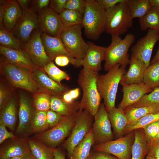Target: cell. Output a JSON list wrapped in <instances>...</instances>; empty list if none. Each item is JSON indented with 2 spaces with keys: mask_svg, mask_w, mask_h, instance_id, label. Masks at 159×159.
I'll use <instances>...</instances> for the list:
<instances>
[{
  "mask_svg": "<svg viewBox=\"0 0 159 159\" xmlns=\"http://www.w3.org/2000/svg\"><path fill=\"white\" fill-rule=\"evenodd\" d=\"M99 75L98 72L83 68L80 71L77 80L82 91L79 110H86L93 116L97 112L102 99L97 85Z\"/></svg>",
  "mask_w": 159,
  "mask_h": 159,
  "instance_id": "cell-1",
  "label": "cell"
},
{
  "mask_svg": "<svg viewBox=\"0 0 159 159\" xmlns=\"http://www.w3.org/2000/svg\"><path fill=\"white\" fill-rule=\"evenodd\" d=\"M125 67L117 64L105 74L99 75L97 82L98 91L103 100L107 112L115 107L118 87L123 75L126 72Z\"/></svg>",
  "mask_w": 159,
  "mask_h": 159,
  "instance_id": "cell-2",
  "label": "cell"
},
{
  "mask_svg": "<svg viewBox=\"0 0 159 159\" xmlns=\"http://www.w3.org/2000/svg\"><path fill=\"white\" fill-rule=\"evenodd\" d=\"M85 0L86 7L82 24L86 37L96 40L106 29L105 10L97 0Z\"/></svg>",
  "mask_w": 159,
  "mask_h": 159,
  "instance_id": "cell-3",
  "label": "cell"
},
{
  "mask_svg": "<svg viewBox=\"0 0 159 159\" xmlns=\"http://www.w3.org/2000/svg\"><path fill=\"white\" fill-rule=\"evenodd\" d=\"M135 35L128 33L122 39L120 36L112 35L111 42L107 47L105 59L104 69L108 71L120 64L125 67L130 63L129 49L135 40Z\"/></svg>",
  "mask_w": 159,
  "mask_h": 159,
  "instance_id": "cell-4",
  "label": "cell"
},
{
  "mask_svg": "<svg viewBox=\"0 0 159 159\" xmlns=\"http://www.w3.org/2000/svg\"><path fill=\"white\" fill-rule=\"evenodd\" d=\"M0 73L14 88L22 89L33 94L38 91L32 72L9 63L3 57L0 58Z\"/></svg>",
  "mask_w": 159,
  "mask_h": 159,
  "instance_id": "cell-5",
  "label": "cell"
},
{
  "mask_svg": "<svg viewBox=\"0 0 159 159\" xmlns=\"http://www.w3.org/2000/svg\"><path fill=\"white\" fill-rule=\"evenodd\" d=\"M128 0L119 3L105 11L107 34L120 36L126 32L133 24L127 5Z\"/></svg>",
  "mask_w": 159,
  "mask_h": 159,
  "instance_id": "cell-6",
  "label": "cell"
},
{
  "mask_svg": "<svg viewBox=\"0 0 159 159\" xmlns=\"http://www.w3.org/2000/svg\"><path fill=\"white\" fill-rule=\"evenodd\" d=\"M77 113L64 117L57 125L37 134L34 138L50 148H55L70 133L75 123Z\"/></svg>",
  "mask_w": 159,
  "mask_h": 159,
  "instance_id": "cell-7",
  "label": "cell"
},
{
  "mask_svg": "<svg viewBox=\"0 0 159 159\" xmlns=\"http://www.w3.org/2000/svg\"><path fill=\"white\" fill-rule=\"evenodd\" d=\"M93 117L86 110L77 112L74 126L63 145L69 157L74 148L91 129Z\"/></svg>",
  "mask_w": 159,
  "mask_h": 159,
  "instance_id": "cell-8",
  "label": "cell"
},
{
  "mask_svg": "<svg viewBox=\"0 0 159 159\" xmlns=\"http://www.w3.org/2000/svg\"><path fill=\"white\" fill-rule=\"evenodd\" d=\"M82 24L65 28L60 38L65 47L75 58L82 59L84 57L88 45L82 36Z\"/></svg>",
  "mask_w": 159,
  "mask_h": 159,
  "instance_id": "cell-9",
  "label": "cell"
},
{
  "mask_svg": "<svg viewBox=\"0 0 159 159\" xmlns=\"http://www.w3.org/2000/svg\"><path fill=\"white\" fill-rule=\"evenodd\" d=\"M134 130L125 136L96 145L95 150L97 151L105 152L112 155L118 159H131L132 149L134 142Z\"/></svg>",
  "mask_w": 159,
  "mask_h": 159,
  "instance_id": "cell-10",
  "label": "cell"
},
{
  "mask_svg": "<svg viewBox=\"0 0 159 159\" xmlns=\"http://www.w3.org/2000/svg\"><path fill=\"white\" fill-rule=\"evenodd\" d=\"M37 91L51 96H62L71 89L67 85L59 84L52 79L43 69L38 67L32 72Z\"/></svg>",
  "mask_w": 159,
  "mask_h": 159,
  "instance_id": "cell-11",
  "label": "cell"
},
{
  "mask_svg": "<svg viewBox=\"0 0 159 159\" xmlns=\"http://www.w3.org/2000/svg\"><path fill=\"white\" fill-rule=\"evenodd\" d=\"M94 117V121L92 129L95 143L97 145L113 140L111 125L103 103H101Z\"/></svg>",
  "mask_w": 159,
  "mask_h": 159,
  "instance_id": "cell-12",
  "label": "cell"
},
{
  "mask_svg": "<svg viewBox=\"0 0 159 159\" xmlns=\"http://www.w3.org/2000/svg\"><path fill=\"white\" fill-rule=\"evenodd\" d=\"M41 33L39 28L35 29L29 40L24 44L21 49L26 52L36 66L43 69L52 61L45 52L41 38Z\"/></svg>",
  "mask_w": 159,
  "mask_h": 159,
  "instance_id": "cell-13",
  "label": "cell"
},
{
  "mask_svg": "<svg viewBox=\"0 0 159 159\" xmlns=\"http://www.w3.org/2000/svg\"><path fill=\"white\" fill-rule=\"evenodd\" d=\"M38 28V15L30 7L22 10V15L11 32L24 44L29 40L33 31Z\"/></svg>",
  "mask_w": 159,
  "mask_h": 159,
  "instance_id": "cell-14",
  "label": "cell"
},
{
  "mask_svg": "<svg viewBox=\"0 0 159 159\" xmlns=\"http://www.w3.org/2000/svg\"><path fill=\"white\" fill-rule=\"evenodd\" d=\"M158 41L159 31L149 29L146 34L140 39L132 47L131 55L143 61L147 67L150 65L154 47Z\"/></svg>",
  "mask_w": 159,
  "mask_h": 159,
  "instance_id": "cell-15",
  "label": "cell"
},
{
  "mask_svg": "<svg viewBox=\"0 0 159 159\" xmlns=\"http://www.w3.org/2000/svg\"><path fill=\"white\" fill-rule=\"evenodd\" d=\"M38 24V28L42 33L52 37L60 36L65 28L59 14L49 7L39 13Z\"/></svg>",
  "mask_w": 159,
  "mask_h": 159,
  "instance_id": "cell-16",
  "label": "cell"
},
{
  "mask_svg": "<svg viewBox=\"0 0 159 159\" xmlns=\"http://www.w3.org/2000/svg\"><path fill=\"white\" fill-rule=\"evenodd\" d=\"M41 38L45 52L52 61L59 56H66L70 59L71 64L79 67V59L74 58L67 50L60 36L52 37L41 32Z\"/></svg>",
  "mask_w": 159,
  "mask_h": 159,
  "instance_id": "cell-17",
  "label": "cell"
},
{
  "mask_svg": "<svg viewBox=\"0 0 159 159\" xmlns=\"http://www.w3.org/2000/svg\"><path fill=\"white\" fill-rule=\"evenodd\" d=\"M120 84L122 86L123 96L118 107L122 110L133 105L145 95L153 90L143 82L139 84H126L120 82Z\"/></svg>",
  "mask_w": 159,
  "mask_h": 159,
  "instance_id": "cell-18",
  "label": "cell"
},
{
  "mask_svg": "<svg viewBox=\"0 0 159 159\" xmlns=\"http://www.w3.org/2000/svg\"><path fill=\"white\" fill-rule=\"evenodd\" d=\"M84 58L81 59V66L92 71L98 72L102 69L101 64L105 60L107 47L97 45L90 41Z\"/></svg>",
  "mask_w": 159,
  "mask_h": 159,
  "instance_id": "cell-19",
  "label": "cell"
},
{
  "mask_svg": "<svg viewBox=\"0 0 159 159\" xmlns=\"http://www.w3.org/2000/svg\"><path fill=\"white\" fill-rule=\"evenodd\" d=\"M0 53L9 63L27 69L31 72L37 67L32 61L28 54L21 49H14L0 46Z\"/></svg>",
  "mask_w": 159,
  "mask_h": 159,
  "instance_id": "cell-20",
  "label": "cell"
},
{
  "mask_svg": "<svg viewBox=\"0 0 159 159\" xmlns=\"http://www.w3.org/2000/svg\"><path fill=\"white\" fill-rule=\"evenodd\" d=\"M19 123L16 130L17 134L22 135L29 132L33 112L29 99L24 94L20 93L19 96Z\"/></svg>",
  "mask_w": 159,
  "mask_h": 159,
  "instance_id": "cell-21",
  "label": "cell"
},
{
  "mask_svg": "<svg viewBox=\"0 0 159 159\" xmlns=\"http://www.w3.org/2000/svg\"><path fill=\"white\" fill-rule=\"evenodd\" d=\"M130 66L127 71L122 76L120 82L126 84H139L143 82L147 67L140 59L131 55Z\"/></svg>",
  "mask_w": 159,
  "mask_h": 159,
  "instance_id": "cell-22",
  "label": "cell"
},
{
  "mask_svg": "<svg viewBox=\"0 0 159 159\" xmlns=\"http://www.w3.org/2000/svg\"><path fill=\"white\" fill-rule=\"evenodd\" d=\"M4 26L6 29L12 32L22 15V10L16 0H4Z\"/></svg>",
  "mask_w": 159,
  "mask_h": 159,
  "instance_id": "cell-23",
  "label": "cell"
},
{
  "mask_svg": "<svg viewBox=\"0 0 159 159\" xmlns=\"http://www.w3.org/2000/svg\"><path fill=\"white\" fill-rule=\"evenodd\" d=\"M108 115L117 139L123 137L125 129L128 123L124 110L115 107L108 112Z\"/></svg>",
  "mask_w": 159,
  "mask_h": 159,
  "instance_id": "cell-24",
  "label": "cell"
},
{
  "mask_svg": "<svg viewBox=\"0 0 159 159\" xmlns=\"http://www.w3.org/2000/svg\"><path fill=\"white\" fill-rule=\"evenodd\" d=\"M80 102L74 100L70 103L66 102L62 96H51L50 109L63 117L76 113L79 110Z\"/></svg>",
  "mask_w": 159,
  "mask_h": 159,
  "instance_id": "cell-25",
  "label": "cell"
},
{
  "mask_svg": "<svg viewBox=\"0 0 159 159\" xmlns=\"http://www.w3.org/2000/svg\"><path fill=\"white\" fill-rule=\"evenodd\" d=\"M134 131L135 138L131 159H144L147 155L148 143L145 137L143 128L137 129Z\"/></svg>",
  "mask_w": 159,
  "mask_h": 159,
  "instance_id": "cell-26",
  "label": "cell"
},
{
  "mask_svg": "<svg viewBox=\"0 0 159 159\" xmlns=\"http://www.w3.org/2000/svg\"><path fill=\"white\" fill-rule=\"evenodd\" d=\"M30 152L28 142L20 140L2 148L0 150V159L23 156Z\"/></svg>",
  "mask_w": 159,
  "mask_h": 159,
  "instance_id": "cell-27",
  "label": "cell"
},
{
  "mask_svg": "<svg viewBox=\"0 0 159 159\" xmlns=\"http://www.w3.org/2000/svg\"><path fill=\"white\" fill-rule=\"evenodd\" d=\"M16 100L13 96L1 110L0 123L13 130L16 121Z\"/></svg>",
  "mask_w": 159,
  "mask_h": 159,
  "instance_id": "cell-28",
  "label": "cell"
},
{
  "mask_svg": "<svg viewBox=\"0 0 159 159\" xmlns=\"http://www.w3.org/2000/svg\"><path fill=\"white\" fill-rule=\"evenodd\" d=\"M94 143V138L91 128L83 140L74 148L69 157L70 159H86Z\"/></svg>",
  "mask_w": 159,
  "mask_h": 159,
  "instance_id": "cell-29",
  "label": "cell"
},
{
  "mask_svg": "<svg viewBox=\"0 0 159 159\" xmlns=\"http://www.w3.org/2000/svg\"><path fill=\"white\" fill-rule=\"evenodd\" d=\"M28 142L31 153L37 159H54V148L35 139H30Z\"/></svg>",
  "mask_w": 159,
  "mask_h": 159,
  "instance_id": "cell-30",
  "label": "cell"
},
{
  "mask_svg": "<svg viewBox=\"0 0 159 159\" xmlns=\"http://www.w3.org/2000/svg\"><path fill=\"white\" fill-rule=\"evenodd\" d=\"M141 30L153 29L159 31V9L152 7L142 17L139 19Z\"/></svg>",
  "mask_w": 159,
  "mask_h": 159,
  "instance_id": "cell-31",
  "label": "cell"
},
{
  "mask_svg": "<svg viewBox=\"0 0 159 159\" xmlns=\"http://www.w3.org/2000/svg\"><path fill=\"white\" fill-rule=\"evenodd\" d=\"M128 119L127 125L132 123L145 116L159 111V108L154 107H135L129 106L124 110Z\"/></svg>",
  "mask_w": 159,
  "mask_h": 159,
  "instance_id": "cell-32",
  "label": "cell"
},
{
  "mask_svg": "<svg viewBox=\"0 0 159 159\" xmlns=\"http://www.w3.org/2000/svg\"><path fill=\"white\" fill-rule=\"evenodd\" d=\"M127 5L133 19L141 18L152 7L149 0H128Z\"/></svg>",
  "mask_w": 159,
  "mask_h": 159,
  "instance_id": "cell-33",
  "label": "cell"
},
{
  "mask_svg": "<svg viewBox=\"0 0 159 159\" xmlns=\"http://www.w3.org/2000/svg\"><path fill=\"white\" fill-rule=\"evenodd\" d=\"M143 82L153 90L159 87V60L146 68Z\"/></svg>",
  "mask_w": 159,
  "mask_h": 159,
  "instance_id": "cell-34",
  "label": "cell"
},
{
  "mask_svg": "<svg viewBox=\"0 0 159 159\" xmlns=\"http://www.w3.org/2000/svg\"><path fill=\"white\" fill-rule=\"evenodd\" d=\"M47 111L35 110L31 120L30 129L33 132L40 133L48 129L46 120Z\"/></svg>",
  "mask_w": 159,
  "mask_h": 159,
  "instance_id": "cell-35",
  "label": "cell"
},
{
  "mask_svg": "<svg viewBox=\"0 0 159 159\" xmlns=\"http://www.w3.org/2000/svg\"><path fill=\"white\" fill-rule=\"evenodd\" d=\"M0 45L12 49H21L24 44L11 32L4 28L0 29Z\"/></svg>",
  "mask_w": 159,
  "mask_h": 159,
  "instance_id": "cell-36",
  "label": "cell"
},
{
  "mask_svg": "<svg viewBox=\"0 0 159 159\" xmlns=\"http://www.w3.org/2000/svg\"><path fill=\"white\" fill-rule=\"evenodd\" d=\"M59 15L64 28L82 24L83 15L78 11L65 9Z\"/></svg>",
  "mask_w": 159,
  "mask_h": 159,
  "instance_id": "cell-37",
  "label": "cell"
},
{
  "mask_svg": "<svg viewBox=\"0 0 159 159\" xmlns=\"http://www.w3.org/2000/svg\"><path fill=\"white\" fill-rule=\"evenodd\" d=\"M158 120H159V111L147 115L135 122L127 125L125 129L124 134L126 135L136 129L143 128L145 126Z\"/></svg>",
  "mask_w": 159,
  "mask_h": 159,
  "instance_id": "cell-38",
  "label": "cell"
},
{
  "mask_svg": "<svg viewBox=\"0 0 159 159\" xmlns=\"http://www.w3.org/2000/svg\"><path fill=\"white\" fill-rule=\"evenodd\" d=\"M47 75L52 80L59 84L63 80H68L70 79L69 75L57 67L53 61H52L43 68Z\"/></svg>",
  "mask_w": 159,
  "mask_h": 159,
  "instance_id": "cell-39",
  "label": "cell"
},
{
  "mask_svg": "<svg viewBox=\"0 0 159 159\" xmlns=\"http://www.w3.org/2000/svg\"><path fill=\"white\" fill-rule=\"evenodd\" d=\"M135 107H154L159 108V87L144 95L137 102L132 105Z\"/></svg>",
  "mask_w": 159,
  "mask_h": 159,
  "instance_id": "cell-40",
  "label": "cell"
},
{
  "mask_svg": "<svg viewBox=\"0 0 159 159\" xmlns=\"http://www.w3.org/2000/svg\"><path fill=\"white\" fill-rule=\"evenodd\" d=\"M51 96L37 91L33 94V104L36 110L47 111L50 109Z\"/></svg>",
  "mask_w": 159,
  "mask_h": 159,
  "instance_id": "cell-41",
  "label": "cell"
},
{
  "mask_svg": "<svg viewBox=\"0 0 159 159\" xmlns=\"http://www.w3.org/2000/svg\"><path fill=\"white\" fill-rule=\"evenodd\" d=\"M13 90L6 84L4 78L2 77L1 78L0 82V110L13 97Z\"/></svg>",
  "mask_w": 159,
  "mask_h": 159,
  "instance_id": "cell-42",
  "label": "cell"
},
{
  "mask_svg": "<svg viewBox=\"0 0 159 159\" xmlns=\"http://www.w3.org/2000/svg\"><path fill=\"white\" fill-rule=\"evenodd\" d=\"M145 137L149 144L155 141L159 129V120L151 123L143 128Z\"/></svg>",
  "mask_w": 159,
  "mask_h": 159,
  "instance_id": "cell-43",
  "label": "cell"
},
{
  "mask_svg": "<svg viewBox=\"0 0 159 159\" xmlns=\"http://www.w3.org/2000/svg\"><path fill=\"white\" fill-rule=\"evenodd\" d=\"M86 7L85 0H67L65 9L78 11L83 15Z\"/></svg>",
  "mask_w": 159,
  "mask_h": 159,
  "instance_id": "cell-44",
  "label": "cell"
},
{
  "mask_svg": "<svg viewBox=\"0 0 159 159\" xmlns=\"http://www.w3.org/2000/svg\"><path fill=\"white\" fill-rule=\"evenodd\" d=\"M64 117L50 109L47 111L46 120L48 128H51L58 124Z\"/></svg>",
  "mask_w": 159,
  "mask_h": 159,
  "instance_id": "cell-45",
  "label": "cell"
},
{
  "mask_svg": "<svg viewBox=\"0 0 159 159\" xmlns=\"http://www.w3.org/2000/svg\"><path fill=\"white\" fill-rule=\"evenodd\" d=\"M67 0H50L49 7L56 13L59 14L64 9Z\"/></svg>",
  "mask_w": 159,
  "mask_h": 159,
  "instance_id": "cell-46",
  "label": "cell"
},
{
  "mask_svg": "<svg viewBox=\"0 0 159 159\" xmlns=\"http://www.w3.org/2000/svg\"><path fill=\"white\" fill-rule=\"evenodd\" d=\"M50 0H31L30 8L36 12L39 13L42 9L47 7L49 4Z\"/></svg>",
  "mask_w": 159,
  "mask_h": 159,
  "instance_id": "cell-47",
  "label": "cell"
},
{
  "mask_svg": "<svg viewBox=\"0 0 159 159\" xmlns=\"http://www.w3.org/2000/svg\"><path fill=\"white\" fill-rule=\"evenodd\" d=\"M147 156L154 159H159V142L149 144Z\"/></svg>",
  "mask_w": 159,
  "mask_h": 159,
  "instance_id": "cell-48",
  "label": "cell"
},
{
  "mask_svg": "<svg viewBox=\"0 0 159 159\" xmlns=\"http://www.w3.org/2000/svg\"><path fill=\"white\" fill-rule=\"evenodd\" d=\"M86 159H118L109 153L100 151L90 152Z\"/></svg>",
  "mask_w": 159,
  "mask_h": 159,
  "instance_id": "cell-49",
  "label": "cell"
},
{
  "mask_svg": "<svg viewBox=\"0 0 159 159\" xmlns=\"http://www.w3.org/2000/svg\"><path fill=\"white\" fill-rule=\"evenodd\" d=\"M16 137L11 132L8 131L6 126L0 123V143H2L6 140L9 138L15 139Z\"/></svg>",
  "mask_w": 159,
  "mask_h": 159,
  "instance_id": "cell-50",
  "label": "cell"
},
{
  "mask_svg": "<svg viewBox=\"0 0 159 159\" xmlns=\"http://www.w3.org/2000/svg\"><path fill=\"white\" fill-rule=\"evenodd\" d=\"M125 0H97L100 5L105 11L111 8Z\"/></svg>",
  "mask_w": 159,
  "mask_h": 159,
  "instance_id": "cell-51",
  "label": "cell"
},
{
  "mask_svg": "<svg viewBox=\"0 0 159 159\" xmlns=\"http://www.w3.org/2000/svg\"><path fill=\"white\" fill-rule=\"evenodd\" d=\"M56 64L59 66L64 67L70 63L69 59L65 56H59L57 57L54 59Z\"/></svg>",
  "mask_w": 159,
  "mask_h": 159,
  "instance_id": "cell-52",
  "label": "cell"
},
{
  "mask_svg": "<svg viewBox=\"0 0 159 159\" xmlns=\"http://www.w3.org/2000/svg\"><path fill=\"white\" fill-rule=\"evenodd\" d=\"M4 12V0L0 1V29L4 28L3 24V21Z\"/></svg>",
  "mask_w": 159,
  "mask_h": 159,
  "instance_id": "cell-53",
  "label": "cell"
},
{
  "mask_svg": "<svg viewBox=\"0 0 159 159\" xmlns=\"http://www.w3.org/2000/svg\"><path fill=\"white\" fill-rule=\"evenodd\" d=\"M16 1L22 10H24L30 8L29 6L30 4H31V0H17Z\"/></svg>",
  "mask_w": 159,
  "mask_h": 159,
  "instance_id": "cell-54",
  "label": "cell"
},
{
  "mask_svg": "<svg viewBox=\"0 0 159 159\" xmlns=\"http://www.w3.org/2000/svg\"><path fill=\"white\" fill-rule=\"evenodd\" d=\"M54 159H65L64 154L60 149H54Z\"/></svg>",
  "mask_w": 159,
  "mask_h": 159,
  "instance_id": "cell-55",
  "label": "cell"
},
{
  "mask_svg": "<svg viewBox=\"0 0 159 159\" xmlns=\"http://www.w3.org/2000/svg\"><path fill=\"white\" fill-rule=\"evenodd\" d=\"M69 92L72 98L74 99L77 98L80 95V89L79 88H76L72 90H70L69 91Z\"/></svg>",
  "mask_w": 159,
  "mask_h": 159,
  "instance_id": "cell-56",
  "label": "cell"
},
{
  "mask_svg": "<svg viewBox=\"0 0 159 159\" xmlns=\"http://www.w3.org/2000/svg\"><path fill=\"white\" fill-rule=\"evenodd\" d=\"M69 91L65 93L62 96V100L67 103H70L74 100L72 99L70 95Z\"/></svg>",
  "mask_w": 159,
  "mask_h": 159,
  "instance_id": "cell-57",
  "label": "cell"
},
{
  "mask_svg": "<svg viewBox=\"0 0 159 159\" xmlns=\"http://www.w3.org/2000/svg\"><path fill=\"white\" fill-rule=\"evenodd\" d=\"M159 60V47L156 54L150 62V64H152Z\"/></svg>",
  "mask_w": 159,
  "mask_h": 159,
  "instance_id": "cell-58",
  "label": "cell"
},
{
  "mask_svg": "<svg viewBox=\"0 0 159 159\" xmlns=\"http://www.w3.org/2000/svg\"><path fill=\"white\" fill-rule=\"evenodd\" d=\"M152 7H155L159 9V0H149Z\"/></svg>",
  "mask_w": 159,
  "mask_h": 159,
  "instance_id": "cell-59",
  "label": "cell"
},
{
  "mask_svg": "<svg viewBox=\"0 0 159 159\" xmlns=\"http://www.w3.org/2000/svg\"><path fill=\"white\" fill-rule=\"evenodd\" d=\"M24 159H37L34 156L30 151L24 156Z\"/></svg>",
  "mask_w": 159,
  "mask_h": 159,
  "instance_id": "cell-60",
  "label": "cell"
},
{
  "mask_svg": "<svg viewBox=\"0 0 159 159\" xmlns=\"http://www.w3.org/2000/svg\"><path fill=\"white\" fill-rule=\"evenodd\" d=\"M24 156H16L7 159H24Z\"/></svg>",
  "mask_w": 159,
  "mask_h": 159,
  "instance_id": "cell-61",
  "label": "cell"
},
{
  "mask_svg": "<svg viewBox=\"0 0 159 159\" xmlns=\"http://www.w3.org/2000/svg\"><path fill=\"white\" fill-rule=\"evenodd\" d=\"M155 141L159 142V129L158 133Z\"/></svg>",
  "mask_w": 159,
  "mask_h": 159,
  "instance_id": "cell-62",
  "label": "cell"
},
{
  "mask_svg": "<svg viewBox=\"0 0 159 159\" xmlns=\"http://www.w3.org/2000/svg\"><path fill=\"white\" fill-rule=\"evenodd\" d=\"M146 159H154L153 158L150 156H147L146 157Z\"/></svg>",
  "mask_w": 159,
  "mask_h": 159,
  "instance_id": "cell-63",
  "label": "cell"
}]
</instances>
